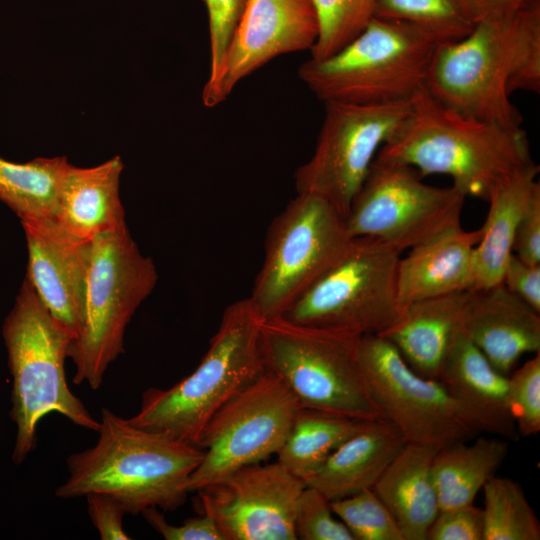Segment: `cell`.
Listing matches in <instances>:
<instances>
[{
  "label": "cell",
  "instance_id": "obj_41",
  "mask_svg": "<svg viewBox=\"0 0 540 540\" xmlns=\"http://www.w3.org/2000/svg\"><path fill=\"white\" fill-rule=\"evenodd\" d=\"M513 253L522 261L540 264V189L531 197L516 229Z\"/></svg>",
  "mask_w": 540,
  "mask_h": 540
},
{
  "label": "cell",
  "instance_id": "obj_37",
  "mask_svg": "<svg viewBox=\"0 0 540 540\" xmlns=\"http://www.w3.org/2000/svg\"><path fill=\"white\" fill-rule=\"evenodd\" d=\"M483 509L474 504L440 510L431 523L426 540H483Z\"/></svg>",
  "mask_w": 540,
  "mask_h": 540
},
{
  "label": "cell",
  "instance_id": "obj_2",
  "mask_svg": "<svg viewBox=\"0 0 540 540\" xmlns=\"http://www.w3.org/2000/svg\"><path fill=\"white\" fill-rule=\"evenodd\" d=\"M415 168L424 177L447 175L467 196L488 199L491 191L530 162V147L521 128L463 115L420 88L410 111L376 155Z\"/></svg>",
  "mask_w": 540,
  "mask_h": 540
},
{
  "label": "cell",
  "instance_id": "obj_6",
  "mask_svg": "<svg viewBox=\"0 0 540 540\" xmlns=\"http://www.w3.org/2000/svg\"><path fill=\"white\" fill-rule=\"evenodd\" d=\"M158 274L127 226L89 242L79 329L68 347L75 366L73 383L96 390L109 365L124 352V334L141 303L156 286Z\"/></svg>",
  "mask_w": 540,
  "mask_h": 540
},
{
  "label": "cell",
  "instance_id": "obj_15",
  "mask_svg": "<svg viewBox=\"0 0 540 540\" xmlns=\"http://www.w3.org/2000/svg\"><path fill=\"white\" fill-rule=\"evenodd\" d=\"M305 486L278 461L257 463L197 491L198 504L225 540H296L295 510Z\"/></svg>",
  "mask_w": 540,
  "mask_h": 540
},
{
  "label": "cell",
  "instance_id": "obj_34",
  "mask_svg": "<svg viewBox=\"0 0 540 540\" xmlns=\"http://www.w3.org/2000/svg\"><path fill=\"white\" fill-rule=\"evenodd\" d=\"M508 405L520 436L540 431V352L508 377Z\"/></svg>",
  "mask_w": 540,
  "mask_h": 540
},
{
  "label": "cell",
  "instance_id": "obj_35",
  "mask_svg": "<svg viewBox=\"0 0 540 540\" xmlns=\"http://www.w3.org/2000/svg\"><path fill=\"white\" fill-rule=\"evenodd\" d=\"M294 528L297 539L301 540H354L332 511L330 501L308 485L297 500Z\"/></svg>",
  "mask_w": 540,
  "mask_h": 540
},
{
  "label": "cell",
  "instance_id": "obj_32",
  "mask_svg": "<svg viewBox=\"0 0 540 540\" xmlns=\"http://www.w3.org/2000/svg\"><path fill=\"white\" fill-rule=\"evenodd\" d=\"M330 504L354 540H403L393 515L373 489L330 501Z\"/></svg>",
  "mask_w": 540,
  "mask_h": 540
},
{
  "label": "cell",
  "instance_id": "obj_31",
  "mask_svg": "<svg viewBox=\"0 0 540 540\" xmlns=\"http://www.w3.org/2000/svg\"><path fill=\"white\" fill-rule=\"evenodd\" d=\"M319 20V36L310 50L321 60L339 51L374 17L378 0H311Z\"/></svg>",
  "mask_w": 540,
  "mask_h": 540
},
{
  "label": "cell",
  "instance_id": "obj_39",
  "mask_svg": "<svg viewBox=\"0 0 540 540\" xmlns=\"http://www.w3.org/2000/svg\"><path fill=\"white\" fill-rule=\"evenodd\" d=\"M85 497L90 520L102 540L131 539L123 528L126 512L116 498L105 493H89Z\"/></svg>",
  "mask_w": 540,
  "mask_h": 540
},
{
  "label": "cell",
  "instance_id": "obj_30",
  "mask_svg": "<svg viewBox=\"0 0 540 540\" xmlns=\"http://www.w3.org/2000/svg\"><path fill=\"white\" fill-rule=\"evenodd\" d=\"M484 492L483 540H539L540 522L522 487L506 477H491Z\"/></svg>",
  "mask_w": 540,
  "mask_h": 540
},
{
  "label": "cell",
  "instance_id": "obj_14",
  "mask_svg": "<svg viewBox=\"0 0 540 540\" xmlns=\"http://www.w3.org/2000/svg\"><path fill=\"white\" fill-rule=\"evenodd\" d=\"M360 354L382 417L407 442L440 449L476 433L443 383L413 370L390 341L380 335L362 336Z\"/></svg>",
  "mask_w": 540,
  "mask_h": 540
},
{
  "label": "cell",
  "instance_id": "obj_9",
  "mask_svg": "<svg viewBox=\"0 0 540 540\" xmlns=\"http://www.w3.org/2000/svg\"><path fill=\"white\" fill-rule=\"evenodd\" d=\"M351 239L343 216L329 202L297 193L267 231L263 264L248 297L261 317L282 316L337 261Z\"/></svg>",
  "mask_w": 540,
  "mask_h": 540
},
{
  "label": "cell",
  "instance_id": "obj_25",
  "mask_svg": "<svg viewBox=\"0 0 540 540\" xmlns=\"http://www.w3.org/2000/svg\"><path fill=\"white\" fill-rule=\"evenodd\" d=\"M539 166L531 160L491 191L489 210L474 248L475 283L472 290L502 283L503 273L513 253L516 229L533 194L540 189Z\"/></svg>",
  "mask_w": 540,
  "mask_h": 540
},
{
  "label": "cell",
  "instance_id": "obj_40",
  "mask_svg": "<svg viewBox=\"0 0 540 540\" xmlns=\"http://www.w3.org/2000/svg\"><path fill=\"white\" fill-rule=\"evenodd\" d=\"M502 284L540 313V264H528L512 253L503 273Z\"/></svg>",
  "mask_w": 540,
  "mask_h": 540
},
{
  "label": "cell",
  "instance_id": "obj_42",
  "mask_svg": "<svg viewBox=\"0 0 540 540\" xmlns=\"http://www.w3.org/2000/svg\"><path fill=\"white\" fill-rule=\"evenodd\" d=\"M478 21L511 17L540 0H470Z\"/></svg>",
  "mask_w": 540,
  "mask_h": 540
},
{
  "label": "cell",
  "instance_id": "obj_19",
  "mask_svg": "<svg viewBox=\"0 0 540 540\" xmlns=\"http://www.w3.org/2000/svg\"><path fill=\"white\" fill-rule=\"evenodd\" d=\"M539 314L501 283L468 292L462 329L508 375L521 356L540 352Z\"/></svg>",
  "mask_w": 540,
  "mask_h": 540
},
{
  "label": "cell",
  "instance_id": "obj_27",
  "mask_svg": "<svg viewBox=\"0 0 540 540\" xmlns=\"http://www.w3.org/2000/svg\"><path fill=\"white\" fill-rule=\"evenodd\" d=\"M66 157H37L26 163L0 158V200L21 221L54 219L70 167Z\"/></svg>",
  "mask_w": 540,
  "mask_h": 540
},
{
  "label": "cell",
  "instance_id": "obj_5",
  "mask_svg": "<svg viewBox=\"0 0 540 540\" xmlns=\"http://www.w3.org/2000/svg\"><path fill=\"white\" fill-rule=\"evenodd\" d=\"M361 337L275 317L261 325L260 348L265 369L283 381L301 408L381 419L361 360Z\"/></svg>",
  "mask_w": 540,
  "mask_h": 540
},
{
  "label": "cell",
  "instance_id": "obj_29",
  "mask_svg": "<svg viewBox=\"0 0 540 540\" xmlns=\"http://www.w3.org/2000/svg\"><path fill=\"white\" fill-rule=\"evenodd\" d=\"M374 17L410 24L439 44L462 39L478 22L470 0H378Z\"/></svg>",
  "mask_w": 540,
  "mask_h": 540
},
{
  "label": "cell",
  "instance_id": "obj_21",
  "mask_svg": "<svg viewBox=\"0 0 540 540\" xmlns=\"http://www.w3.org/2000/svg\"><path fill=\"white\" fill-rule=\"evenodd\" d=\"M407 440L390 421H363L360 428L306 481L329 501L373 489Z\"/></svg>",
  "mask_w": 540,
  "mask_h": 540
},
{
  "label": "cell",
  "instance_id": "obj_7",
  "mask_svg": "<svg viewBox=\"0 0 540 540\" xmlns=\"http://www.w3.org/2000/svg\"><path fill=\"white\" fill-rule=\"evenodd\" d=\"M438 44L410 24L373 17L336 53L302 63L298 77L323 103L409 100L425 85Z\"/></svg>",
  "mask_w": 540,
  "mask_h": 540
},
{
  "label": "cell",
  "instance_id": "obj_26",
  "mask_svg": "<svg viewBox=\"0 0 540 540\" xmlns=\"http://www.w3.org/2000/svg\"><path fill=\"white\" fill-rule=\"evenodd\" d=\"M508 440L480 437L437 450L432 475L440 510L473 504L478 492L496 474L508 453Z\"/></svg>",
  "mask_w": 540,
  "mask_h": 540
},
{
  "label": "cell",
  "instance_id": "obj_3",
  "mask_svg": "<svg viewBox=\"0 0 540 540\" xmlns=\"http://www.w3.org/2000/svg\"><path fill=\"white\" fill-rule=\"evenodd\" d=\"M264 319L249 298L228 305L195 370L167 389L150 388L128 421L198 447L214 415L266 369L260 348Z\"/></svg>",
  "mask_w": 540,
  "mask_h": 540
},
{
  "label": "cell",
  "instance_id": "obj_22",
  "mask_svg": "<svg viewBox=\"0 0 540 540\" xmlns=\"http://www.w3.org/2000/svg\"><path fill=\"white\" fill-rule=\"evenodd\" d=\"M122 171L119 156L92 167L70 165L53 219L56 224L81 242L126 226L119 194Z\"/></svg>",
  "mask_w": 540,
  "mask_h": 540
},
{
  "label": "cell",
  "instance_id": "obj_33",
  "mask_svg": "<svg viewBox=\"0 0 540 540\" xmlns=\"http://www.w3.org/2000/svg\"><path fill=\"white\" fill-rule=\"evenodd\" d=\"M508 93L540 92V2L520 13L519 31Z\"/></svg>",
  "mask_w": 540,
  "mask_h": 540
},
{
  "label": "cell",
  "instance_id": "obj_13",
  "mask_svg": "<svg viewBox=\"0 0 540 540\" xmlns=\"http://www.w3.org/2000/svg\"><path fill=\"white\" fill-rule=\"evenodd\" d=\"M300 408L283 381L266 370L207 425L198 443L203 459L187 481L188 492L277 454Z\"/></svg>",
  "mask_w": 540,
  "mask_h": 540
},
{
  "label": "cell",
  "instance_id": "obj_16",
  "mask_svg": "<svg viewBox=\"0 0 540 540\" xmlns=\"http://www.w3.org/2000/svg\"><path fill=\"white\" fill-rule=\"evenodd\" d=\"M319 36L311 0H247L219 70L202 90V102L214 108L246 77L274 58L310 51Z\"/></svg>",
  "mask_w": 540,
  "mask_h": 540
},
{
  "label": "cell",
  "instance_id": "obj_24",
  "mask_svg": "<svg viewBox=\"0 0 540 540\" xmlns=\"http://www.w3.org/2000/svg\"><path fill=\"white\" fill-rule=\"evenodd\" d=\"M437 450L406 442L373 487L393 515L403 540H426L440 511L432 475Z\"/></svg>",
  "mask_w": 540,
  "mask_h": 540
},
{
  "label": "cell",
  "instance_id": "obj_20",
  "mask_svg": "<svg viewBox=\"0 0 540 540\" xmlns=\"http://www.w3.org/2000/svg\"><path fill=\"white\" fill-rule=\"evenodd\" d=\"M480 238V228L467 231L458 225L401 256L397 289L402 308L419 300L472 290L474 248Z\"/></svg>",
  "mask_w": 540,
  "mask_h": 540
},
{
  "label": "cell",
  "instance_id": "obj_12",
  "mask_svg": "<svg viewBox=\"0 0 540 540\" xmlns=\"http://www.w3.org/2000/svg\"><path fill=\"white\" fill-rule=\"evenodd\" d=\"M410 99L384 104L324 102L314 153L294 174L297 193L323 198L345 219L380 148L407 117Z\"/></svg>",
  "mask_w": 540,
  "mask_h": 540
},
{
  "label": "cell",
  "instance_id": "obj_36",
  "mask_svg": "<svg viewBox=\"0 0 540 540\" xmlns=\"http://www.w3.org/2000/svg\"><path fill=\"white\" fill-rule=\"evenodd\" d=\"M209 23L210 68L206 81L216 76L247 0H203Z\"/></svg>",
  "mask_w": 540,
  "mask_h": 540
},
{
  "label": "cell",
  "instance_id": "obj_28",
  "mask_svg": "<svg viewBox=\"0 0 540 540\" xmlns=\"http://www.w3.org/2000/svg\"><path fill=\"white\" fill-rule=\"evenodd\" d=\"M362 423V420L300 408L283 446L276 454L277 461L306 483Z\"/></svg>",
  "mask_w": 540,
  "mask_h": 540
},
{
  "label": "cell",
  "instance_id": "obj_10",
  "mask_svg": "<svg viewBox=\"0 0 540 540\" xmlns=\"http://www.w3.org/2000/svg\"><path fill=\"white\" fill-rule=\"evenodd\" d=\"M520 13L480 20L462 39L438 44L424 85L431 96L463 115L521 127L522 115L507 89Z\"/></svg>",
  "mask_w": 540,
  "mask_h": 540
},
{
  "label": "cell",
  "instance_id": "obj_18",
  "mask_svg": "<svg viewBox=\"0 0 540 540\" xmlns=\"http://www.w3.org/2000/svg\"><path fill=\"white\" fill-rule=\"evenodd\" d=\"M475 432L520 438L508 405V376L496 370L461 328L438 378Z\"/></svg>",
  "mask_w": 540,
  "mask_h": 540
},
{
  "label": "cell",
  "instance_id": "obj_8",
  "mask_svg": "<svg viewBox=\"0 0 540 540\" xmlns=\"http://www.w3.org/2000/svg\"><path fill=\"white\" fill-rule=\"evenodd\" d=\"M401 251L380 239L354 237L337 261L282 316L293 323L379 335L401 316Z\"/></svg>",
  "mask_w": 540,
  "mask_h": 540
},
{
  "label": "cell",
  "instance_id": "obj_1",
  "mask_svg": "<svg viewBox=\"0 0 540 540\" xmlns=\"http://www.w3.org/2000/svg\"><path fill=\"white\" fill-rule=\"evenodd\" d=\"M99 422L96 443L67 458L69 476L56 488V497L105 493L132 515L150 507L174 511L184 504L202 449L137 427L105 407Z\"/></svg>",
  "mask_w": 540,
  "mask_h": 540
},
{
  "label": "cell",
  "instance_id": "obj_17",
  "mask_svg": "<svg viewBox=\"0 0 540 540\" xmlns=\"http://www.w3.org/2000/svg\"><path fill=\"white\" fill-rule=\"evenodd\" d=\"M21 224L28 250L26 277L73 339L79 329L90 241L72 238L52 219Z\"/></svg>",
  "mask_w": 540,
  "mask_h": 540
},
{
  "label": "cell",
  "instance_id": "obj_38",
  "mask_svg": "<svg viewBox=\"0 0 540 540\" xmlns=\"http://www.w3.org/2000/svg\"><path fill=\"white\" fill-rule=\"evenodd\" d=\"M141 514L166 540H225L215 520L207 514L186 519L178 526L169 524L156 507L147 508Z\"/></svg>",
  "mask_w": 540,
  "mask_h": 540
},
{
  "label": "cell",
  "instance_id": "obj_4",
  "mask_svg": "<svg viewBox=\"0 0 540 540\" xmlns=\"http://www.w3.org/2000/svg\"><path fill=\"white\" fill-rule=\"evenodd\" d=\"M2 336L12 377L10 418L17 428L14 464H21L36 448L38 423L51 412L97 432L100 422L66 380L64 364L72 336L50 314L27 277L3 322Z\"/></svg>",
  "mask_w": 540,
  "mask_h": 540
},
{
  "label": "cell",
  "instance_id": "obj_23",
  "mask_svg": "<svg viewBox=\"0 0 540 540\" xmlns=\"http://www.w3.org/2000/svg\"><path fill=\"white\" fill-rule=\"evenodd\" d=\"M468 292L413 302L379 335L390 341L417 373L438 379L454 337L462 328Z\"/></svg>",
  "mask_w": 540,
  "mask_h": 540
},
{
  "label": "cell",
  "instance_id": "obj_11",
  "mask_svg": "<svg viewBox=\"0 0 540 540\" xmlns=\"http://www.w3.org/2000/svg\"><path fill=\"white\" fill-rule=\"evenodd\" d=\"M422 178L409 165L376 156L344 219L349 236L374 237L403 252L460 225L466 196Z\"/></svg>",
  "mask_w": 540,
  "mask_h": 540
}]
</instances>
